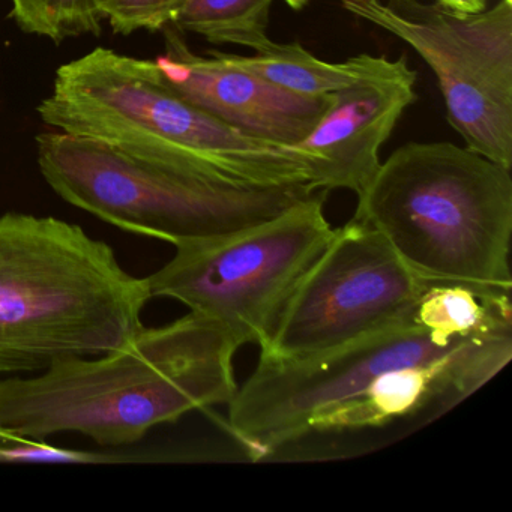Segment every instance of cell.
Listing matches in <instances>:
<instances>
[{
  "instance_id": "1",
  "label": "cell",
  "mask_w": 512,
  "mask_h": 512,
  "mask_svg": "<svg viewBox=\"0 0 512 512\" xmlns=\"http://www.w3.org/2000/svg\"><path fill=\"white\" fill-rule=\"evenodd\" d=\"M238 349L223 325L194 311L143 326L121 349L65 356L38 376L0 380V430L38 442L80 433L101 446L133 445L157 425L229 404Z\"/></svg>"
},
{
  "instance_id": "2",
  "label": "cell",
  "mask_w": 512,
  "mask_h": 512,
  "mask_svg": "<svg viewBox=\"0 0 512 512\" xmlns=\"http://www.w3.org/2000/svg\"><path fill=\"white\" fill-rule=\"evenodd\" d=\"M151 299L146 278L77 224L0 215V374L121 349Z\"/></svg>"
},
{
  "instance_id": "3",
  "label": "cell",
  "mask_w": 512,
  "mask_h": 512,
  "mask_svg": "<svg viewBox=\"0 0 512 512\" xmlns=\"http://www.w3.org/2000/svg\"><path fill=\"white\" fill-rule=\"evenodd\" d=\"M355 220L382 233L428 283L512 289V176L448 142L407 143L358 194Z\"/></svg>"
},
{
  "instance_id": "4",
  "label": "cell",
  "mask_w": 512,
  "mask_h": 512,
  "mask_svg": "<svg viewBox=\"0 0 512 512\" xmlns=\"http://www.w3.org/2000/svg\"><path fill=\"white\" fill-rule=\"evenodd\" d=\"M38 113L62 133L181 161L239 184L310 185V167L298 154L197 109L161 82L152 61L104 47L62 65Z\"/></svg>"
},
{
  "instance_id": "5",
  "label": "cell",
  "mask_w": 512,
  "mask_h": 512,
  "mask_svg": "<svg viewBox=\"0 0 512 512\" xmlns=\"http://www.w3.org/2000/svg\"><path fill=\"white\" fill-rule=\"evenodd\" d=\"M37 151L44 179L65 202L175 247L265 223L317 193L310 185L239 184L181 161L62 131L38 136Z\"/></svg>"
},
{
  "instance_id": "6",
  "label": "cell",
  "mask_w": 512,
  "mask_h": 512,
  "mask_svg": "<svg viewBox=\"0 0 512 512\" xmlns=\"http://www.w3.org/2000/svg\"><path fill=\"white\" fill-rule=\"evenodd\" d=\"M328 191L248 229L176 245L166 266L146 277L152 298H170L217 320L239 347L266 346L305 272L334 236Z\"/></svg>"
},
{
  "instance_id": "7",
  "label": "cell",
  "mask_w": 512,
  "mask_h": 512,
  "mask_svg": "<svg viewBox=\"0 0 512 512\" xmlns=\"http://www.w3.org/2000/svg\"><path fill=\"white\" fill-rule=\"evenodd\" d=\"M412 47L439 82L449 125L466 148L512 169V0L461 13L436 0H341Z\"/></svg>"
},
{
  "instance_id": "8",
  "label": "cell",
  "mask_w": 512,
  "mask_h": 512,
  "mask_svg": "<svg viewBox=\"0 0 512 512\" xmlns=\"http://www.w3.org/2000/svg\"><path fill=\"white\" fill-rule=\"evenodd\" d=\"M427 283L382 233L352 218L305 272L260 356L307 358L413 322Z\"/></svg>"
},
{
  "instance_id": "9",
  "label": "cell",
  "mask_w": 512,
  "mask_h": 512,
  "mask_svg": "<svg viewBox=\"0 0 512 512\" xmlns=\"http://www.w3.org/2000/svg\"><path fill=\"white\" fill-rule=\"evenodd\" d=\"M461 341L443 343L409 322L307 358L260 356L227 404L230 433L253 460H266L305 437L320 410L349 400L388 371L440 358Z\"/></svg>"
},
{
  "instance_id": "10",
  "label": "cell",
  "mask_w": 512,
  "mask_h": 512,
  "mask_svg": "<svg viewBox=\"0 0 512 512\" xmlns=\"http://www.w3.org/2000/svg\"><path fill=\"white\" fill-rule=\"evenodd\" d=\"M166 52L155 73L179 97L245 136L278 148L301 142L331 104V94L305 97L224 61L217 50L191 52L175 28L164 29Z\"/></svg>"
},
{
  "instance_id": "11",
  "label": "cell",
  "mask_w": 512,
  "mask_h": 512,
  "mask_svg": "<svg viewBox=\"0 0 512 512\" xmlns=\"http://www.w3.org/2000/svg\"><path fill=\"white\" fill-rule=\"evenodd\" d=\"M416 79L406 58H400L332 92L331 104L313 130L287 148L310 167L313 190L362 193L379 170L380 148L416 101Z\"/></svg>"
},
{
  "instance_id": "12",
  "label": "cell",
  "mask_w": 512,
  "mask_h": 512,
  "mask_svg": "<svg viewBox=\"0 0 512 512\" xmlns=\"http://www.w3.org/2000/svg\"><path fill=\"white\" fill-rule=\"evenodd\" d=\"M512 358V334L461 341L440 358L395 368L364 391L311 416L305 436L379 428L428 409H452L493 379Z\"/></svg>"
},
{
  "instance_id": "13",
  "label": "cell",
  "mask_w": 512,
  "mask_h": 512,
  "mask_svg": "<svg viewBox=\"0 0 512 512\" xmlns=\"http://www.w3.org/2000/svg\"><path fill=\"white\" fill-rule=\"evenodd\" d=\"M413 322L443 343L512 334L511 289L460 281L427 283Z\"/></svg>"
},
{
  "instance_id": "14",
  "label": "cell",
  "mask_w": 512,
  "mask_h": 512,
  "mask_svg": "<svg viewBox=\"0 0 512 512\" xmlns=\"http://www.w3.org/2000/svg\"><path fill=\"white\" fill-rule=\"evenodd\" d=\"M218 55L236 67L251 71L266 82L305 97H323L347 88L382 70L389 59L385 56L359 55L346 62L320 61L301 43H272L254 56Z\"/></svg>"
},
{
  "instance_id": "15",
  "label": "cell",
  "mask_w": 512,
  "mask_h": 512,
  "mask_svg": "<svg viewBox=\"0 0 512 512\" xmlns=\"http://www.w3.org/2000/svg\"><path fill=\"white\" fill-rule=\"evenodd\" d=\"M274 0H185L172 26L199 35L212 44H233L262 52L274 41L268 37Z\"/></svg>"
},
{
  "instance_id": "16",
  "label": "cell",
  "mask_w": 512,
  "mask_h": 512,
  "mask_svg": "<svg viewBox=\"0 0 512 512\" xmlns=\"http://www.w3.org/2000/svg\"><path fill=\"white\" fill-rule=\"evenodd\" d=\"M11 19L25 34L53 43L100 35L106 22V0H11Z\"/></svg>"
},
{
  "instance_id": "17",
  "label": "cell",
  "mask_w": 512,
  "mask_h": 512,
  "mask_svg": "<svg viewBox=\"0 0 512 512\" xmlns=\"http://www.w3.org/2000/svg\"><path fill=\"white\" fill-rule=\"evenodd\" d=\"M185 0H106V20L113 32H158L172 26L173 16Z\"/></svg>"
},
{
  "instance_id": "18",
  "label": "cell",
  "mask_w": 512,
  "mask_h": 512,
  "mask_svg": "<svg viewBox=\"0 0 512 512\" xmlns=\"http://www.w3.org/2000/svg\"><path fill=\"white\" fill-rule=\"evenodd\" d=\"M121 460V457L112 455L59 448L0 430V463L103 464Z\"/></svg>"
},
{
  "instance_id": "19",
  "label": "cell",
  "mask_w": 512,
  "mask_h": 512,
  "mask_svg": "<svg viewBox=\"0 0 512 512\" xmlns=\"http://www.w3.org/2000/svg\"><path fill=\"white\" fill-rule=\"evenodd\" d=\"M439 2L461 13H479L490 4V0H439Z\"/></svg>"
},
{
  "instance_id": "20",
  "label": "cell",
  "mask_w": 512,
  "mask_h": 512,
  "mask_svg": "<svg viewBox=\"0 0 512 512\" xmlns=\"http://www.w3.org/2000/svg\"><path fill=\"white\" fill-rule=\"evenodd\" d=\"M284 2L293 10H302V8L310 4V0H284Z\"/></svg>"
}]
</instances>
